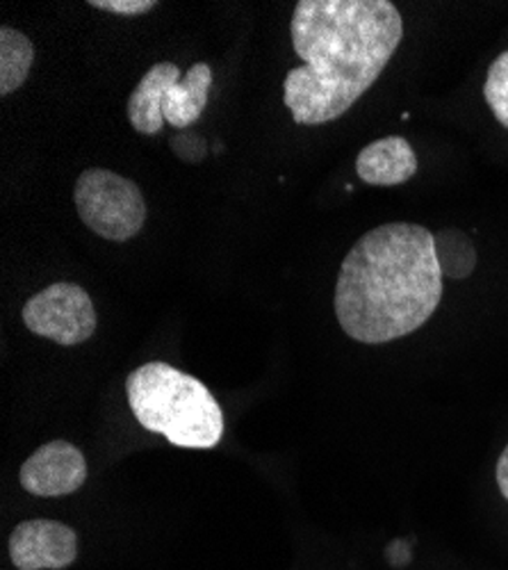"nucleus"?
I'll list each match as a JSON object with an SVG mask.
<instances>
[{
  "mask_svg": "<svg viewBox=\"0 0 508 570\" xmlns=\"http://www.w3.org/2000/svg\"><path fill=\"white\" fill-rule=\"evenodd\" d=\"M23 322L34 336L73 347L94 336L97 311L84 288L60 281L26 302Z\"/></svg>",
  "mask_w": 508,
  "mask_h": 570,
  "instance_id": "obj_5",
  "label": "nucleus"
},
{
  "mask_svg": "<svg viewBox=\"0 0 508 570\" xmlns=\"http://www.w3.org/2000/svg\"><path fill=\"white\" fill-rule=\"evenodd\" d=\"M180 78V69L173 62H158L145 73L128 99V119L137 132L158 135L162 130V94Z\"/></svg>",
  "mask_w": 508,
  "mask_h": 570,
  "instance_id": "obj_9",
  "label": "nucleus"
},
{
  "mask_svg": "<svg viewBox=\"0 0 508 570\" xmlns=\"http://www.w3.org/2000/svg\"><path fill=\"white\" fill-rule=\"evenodd\" d=\"M126 397L137 422L176 448L210 450L223 436V413L215 395L197 376L169 363L153 361L132 370Z\"/></svg>",
  "mask_w": 508,
  "mask_h": 570,
  "instance_id": "obj_3",
  "label": "nucleus"
},
{
  "mask_svg": "<svg viewBox=\"0 0 508 570\" xmlns=\"http://www.w3.org/2000/svg\"><path fill=\"white\" fill-rule=\"evenodd\" d=\"M299 60L283 80V101L297 124L342 117L372 87L404 39L390 0H301L290 23Z\"/></svg>",
  "mask_w": 508,
  "mask_h": 570,
  "instance_id": "obj_1",
  "label": "nucleus"
},
{
  "mask_svg": "<svg viewBox=\"0 0 508 570\" xmlns=\"http://www.w3.org/2000/svg\"><path fill=\"white\" fill-rule=\"evenodd\" d=\"M76 557L78 537L58 520H23L10 537V559L19 570H62Z\"/></svg>",
  "mask_w": 508,
  "mask_h": 570,
  "instance_id": "obj_6",
  "label": "nucleus"
},
{
  "mask_svg": "<svg viewBox=\"0 0 508 570\" xmlns=\"http://www.w3.org/2000/svg\"><path fill=\"white\" fill-rule=\"evenodd\" d=\"M73 199L82 224L110 243L132 240L147 222L142 189L110 169L82 171L76 180Z\"/></svg>",
  "mask_w": 508,
  "mask_h": 570,
  "instance_id": "obj_4",
  "label": "nucleus"
},
{
  "mask_svg": "<svg viewBox=\"0 0 508 570\" xmlns=\"http://www.w3.org/2000/svg\"><path fill=\"white\" fill-rule=\"evenodd\" d=\"M32 62V41L10 26L0 28V97H8L28 80Z\"/></svg>",
  "mask_w": 508,
  "mask_h": 570,
  "instance_id": "obj_11",
  "label": "nucleus"
},
{
  "mask_svg": "<svg viewBox=\"0 0 508 570\" xmlns=\"http://www.w3.org/2000/svg\"><path fill=\"white\" fill-rule=\"evenodd\" d=\"M442 299L436 237L420 224L367 230L345 256L336 283V315L345 334L384 345L418 331Z\"/></svg>",
  "mask_w": 508,
  "mask_h": 570,
  "instance_id": "obj_2",
  "label": "nucleus"
},
{
  "mask_svg": "<svg viewBox=\"0 0 508 570\" xmlns=\"http://www.w3.org/2000/svg\"><path fill=\"white\" fill-rule=\"evenodd\" d=\"M484 97L495 119L508 130V51H504L488 69Z\"/></svg>",
  "mask_w": 508,
  "mask_h": 570,
  "instance_id": "obj_13",
  "label": "nucleus"
},
{
  "mask_svg": "<svg viewBox=\"0 0 508 570\" xmlns=\"http://www.w3.org/2000/svg\"><path fill=\"white\" fill-rule=\"evenodd\" d=\"M19 480L34 498L71 495L87 482V461L76 445L51 441L28 456Z\"/></svg>",
  "mask_w": 508,
  "mask_h": 570,
  "instance_id": "obj_7",
  "label": "nucleus"
},
{
  "mask_svg": "<svg viewBox=\"0 0 508 570\" xmlns=\"http://www.w3.org/2000/svg\"><path fill=\"white\" fill-rule=\"evenodd\" d=\"M436 237V256L442 269V278L464 281L477 267V252L470 237L464 230L445 228L434 235Z\"/></svg>",
  "mask_w": 508,
  "mask_h": 570,
  "instance_id": "obj_12",
  "label": "nucleus"
},
{
  "mask_svg": "<svg viewBox=\"0 0 508 570\" xmlns=\"http://www.w3.org/2000/svg\"><path fill=\"white\" fill-rule=\"evenodd\" d=\"M169 147L173 154L185 163H201L208 154V141L201 135L195 132H180L169 139Z\"/></svg>",
  "mask_w": 508,
  "mask_h": 570,
  "instance_id": "obj_14",
  "label": "nucleus"
},
{
  "mask_svg": "<svg viewBox=\"0 0 508 570\" xmlns=\"http://www.w3.org/2000/svg\"><path fill=\"white\" fill-rule=\"evenodd\" d=\"M212 87V69L206 62H197L178 82L169 85L162 94V117L178 130L190 128L206 110L208 94Z\"/></svg>",
  "mask_w": 508,
  "mask_h": 570,
  "instance_id": "obj_10",
  "label": "nucleus"
},
{
  "mask_svg": "<svg viewBox=\"0 0 508 570\" xmlns=\"http://www.w3.org/2000/svg\"><path fill=\"white\" fill-rule=\"evenodd\" d=\"M87 6L121 17H140L158 8L156 0H89Z\"/></svg>",
  "mask_w": 508,
  "mask_h": 570,
  "instance_id": "obj_15",
  "label": "nucleus"
},
{
  "mask_svg": "<svg viewBox=\"0 0 508 570\" xmlns=\"http://www.w3.org/2000/svg\"><path fill=\"white\" fill-rule=\"evenodd\" d=\"M418 171V156L404 137H384L367 145L356 158V174L367 185L395 187L410 180Z\"/></svg>",
  "mask_w": 508,
  "mask_h": 570,
  "instance_id": "obj_8",
  "label": "nucleus"
},
{
  "mask_svg": "<svg viewBox=\"0 0 508 570\" xmlns=\"http://www.w3.org/2000/svg\"><path fill=\"white\" fill-rule=\"evenodd\" d=\"M497 487H499L504 500L508 502V445L497 461Z\"/></svg>",
  "mask_w": 508,
  "mask_h": 570,
  "instance_id": "obj_16",
  "label": "nucleus"
}]
</instances>
